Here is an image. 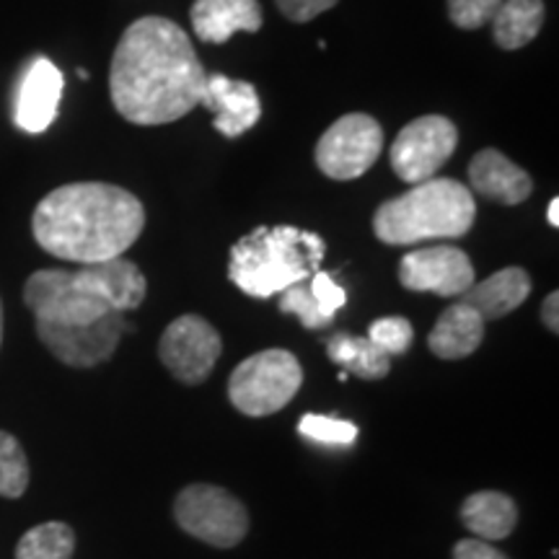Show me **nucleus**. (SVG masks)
<instances>
[{
    "label": "nucleus",
    "instance_id": "nucleus-3",
    "mask_svg": "<svg viewBox=\"0 0 559 559\" xmlns=\"http://www.w3.org/2000/svg\"><path fill=\"white\" fill-rule=\"evenodd\" d=\"M326 243L296 226H260L230 247L228 277L251 298H272L306 283L324 262Z\"/></svg>",
    "mask_w": 559,
    "mask_h": 559
},
{
    "label": "nucleus",
    "instance_id": "nucleus-15",
    "mask_svg": "<svg viewBox=\"0 0 559 559\" xmlns=\"http://www.w3.org/2000/svg\"><path fill=\"white\" fill-rule=\"evenodd\" d=\"M190 16L198 39L210 45H226L234 34H254L264 24L260 0H194Z\"/></svg>",
    "mask_w": 559,
    "mask_h": 559
},
{
    "label": "nucleus",
    "instance_id": "nucleus-9",
    "mask_svg": "<svg viewBox=\"0 0 559 559\" xmlns=\"http://www.w3.org/2000/svg\"><path fill=\"white\" fill-rule=\"evenodd\" d=\"M459 145L456 124L440 115L417 117L391 143V166L407 185H419L438 174Z\"/></svg>",
    "mask_w": 559,
    "mask_h": 559
},
{
    "label": "nucleus",
    "instance_id": "nucleus-30",
    "mask_svg": "<svg viewBox=\"0 0 559 559\" xmlns=\"http://www.w3.org/2000/svg\"><path fill=\"white\" fill-rule=\"evenodd\" d=\"M453 559H508L500 549L489 547L487 542L479 539H464L453 549Z\"/></svg>",
    "mask_w": 559,
    "mask_h": 559
},
{
    "label": "nucleus",
    "instance_id": "nucleus-1",
    "mask_svg": "<svg viewBox=\"0 0 559 559\" xmlns=\"http://www.w3.org/2000/svg\"><path fill=\"white\" fill-rule=\"evenodd\" d=\"M207 73L190 37L164 16H143L128 26L109 70L115 109L132 124L181 120L205 96Z\"/></svg>",
    "mask_w": 559,
    "mask_h": 559
},
{
    "label": "nucleus",
    "instance_id": "nucleus-28",
    "mask_svg": "<svg viewBox=\"0 0 559 559\" xmlns=\"http://www.w3.org/2000/svg\"><path fill=\"white\" fill-rule=\"evenodd\" d=\"M502 0H449V16L459 29H479L492 21Z\"/></svg>",
    "mask_w": 559,
    "mask_h": 559
},
{
    "label": "nucleus",
    "instance_id": "nucleus-19",
    "mask_svg": "<svg viewBox=\"0 0 559 559\" xmlns=\"http://www.w3.org/2000/svg\"><path fill=\"white\" fill-rule=\"evenodd\" d=\"M531 293V277L526 270L521 267H506L487 277L485 283H474L469 290L464 293L461 304L472 306L485 321L502 319L510 311H515Z\"/></svg>",
    "mask_w": 559,
    "mask_h": 559
},
{
    "label": "nucleus",
    "instance_id": "nucleus-12",
    "mask_svg": "<svg viewBox=\"0 0 559 559\" xmlns=\"http://www.w3.org/2000/svg\"><path fill=\"white\" fill-rule=\"evenodd\" d=\"M400 283L415 293L464 296L474 285L472 260L456 247L415 249L400 262Z\"/></svg>",
    "mask_w": 559,
    "mask_h": 559
},
{
    "label": "nucleus",
    "instance_id": "nucleus-5",
    "mask_svg": "<svg viewBox=\"0 0 559 559\" xmlns=\"http://www.w3.org/2000/svg\"><path fill=\"white\" fill-rule=\"evenodd\" d=\"M304 383V368L288 349H262L236 366L228 381L230 404L247 417H267L288 407Z\"/></svg>",
    "mask_w": 559,
    "mask_h": 559
},
{
    "label": "nucleus",
    "instance_id": "nucleus-11",
    "mask_svg": "<svg viewBox=\"0 0 559 559\" xmlns=\"http://www.w3.org/2000/svg\"><path fill=\"white\" fill-rule=\"evenodd\" d=\"M130 332L124 313L111 311L107 317L83 326H62L50 321H37V334L60 362L73 368H94L109 360L120 345L122 334Z\"/></svg>",
    "mask_w": 559,
    "mask_h": 559
},
{
    "label": "nucleus",
    "instance_id": "nucleus-33",
    "mask_svg": "<svg viewBox=\"0 0 559 559\" xmlns=\"http://www.w3.org/2000/svg\"><path fill=\"white\" fill-rule=\"evenodd\" d=\"M0 345H3V306H0Z\"/></svg>",
    "mask_w": 559,
    "mask_h": 559
},
{
    "label": "nucleus",
    "instance_id": "nucleus-32",
    "mask_svg": "<svg viewBox=\"0 0 559 559\" xmlns=\"http://www.w3.org/2000/svg\"><path fill=\"white\" fill-rule=\"evenodd\" d=\"M547 221L551 223V226H559V200L555 198L549 202V207H547Z\"/></svg>",
    "mask_w": 559,
    "mask_h": 559
},
{
    "label": "nucleus",
    "instance_id": "nucleus-13",
    "mask_svg": "<svg viewBox=\"0 0 559 559\" xmlns=\"http://www.w3.org/2000/svg\"><path fill=\"white\" fill-rule=\"evenodd\" d=\"M62 79L60 68L47 58H34L29 68L21 75L16 91V109H13V120L24 132H45L55 122L62 99Z\"/></svg>",
    "mask_w": 559,
    "mask_h": 559
},
{
    "label": "nucleus",
    "instance_id": "nucleus-23",
    "mask_svg": "<svg viewBox=\"0 0 559 559\" xmlns=\"http://www.w3.org/2000/svg\"><path fill=\"white\" fill-rule=\"evenodd\" d=\"M326 355L332 362L345 370V373H355L366 381H379L389 373L391 362L389 355L383 353L370 342L368 337H353V334H334L326 342Z\"/></svg>",
    "mask_w": 559,
    "mask_h": 559
},
{
    "label": "nucleus",
    "instance_id": "nucleus-25",
    "mask_svg": "<svg viewBox=\"0 0 559 559\" xmlns=\"http://www.w3.org/2000/svg\"><path fill=\"white\" fill-rule=\"evenodd\" d=\"M29 487V461L11 432L0 430V498L16 500Z\"/></svg>",
    "mask_w": 559,
    "mask_h": 559
},
{
    "label": "nucleus",
    "instance_id": "nucleus-18",
    "mask_svg": "<svg viewBox=\"0 0 559 559\" xmlns=\"http://www.w3.org/2000/svg\"><path fill=\"white\" fill-rule=\"evenodd\" d=\"M481 340H485V319L472 306L453 304L440 313L428 337V345L438 358L461 360L477 353Z\"/></svg>",
    "mask_w": 559,
    "mask_h": 559
},
{
    "label": "nucleus",
    "instance_id": "nucleus-22",
    "mask_svg": "<svg viewBox=\"0 0 559 559\" xmlns=\"http://www.w3.org/2000/svg\"><path fill=\"white\" fill-rule=\"evenodd\" d=\"M544 26L542 0H502L498 13L492 16L495 39L502 50H521Z\"/></svg>",
    "mask_w": 559,
    "mask_h": 559
},
{
    "label": "nucleus",
    "instance_id": "nucleus-29",
    "mask_svg": "<svg viewBox=\"0 0 559 559\" xmlns=\"http://www.w3.org/2000/svg\"><path fill=\"white\" fill-rule=\"evenodd\" d=\"M277 9L285 13V19L296 21V24H306V21L321 16L324 11L334 9L340 0H275Z\"/></svg>",
    "mask_w": 559,
    "mask_h": 559
},
{
    "label": "nucleus",
    "instance_id": "nucleus-17",
    "mask_svg": "<svg viewBox=\"0 0 559 559\" xmlns=\"http://www.w3.org/2000/svg\"><path fill=\"white\" fill-rule=\"evenodd\" d=\"M472 190L500 205H521L534 192V181L500 151H479L469 164Z\"/></svg>",
    "mask_w": 559,
    "mask_h": 559
},
{
    "label": "nucleus",
    "instance_id": "nucleus-6",
    "mask_svg": "<svg viewBox=\"0 0 559 559\" xmlns=\"http://www.w3.org/2000/svg\"><path fill=\"white\" fill-rule=\"evenodd\" d=\"M24 304L37 321L62 326L94 324L111 313L86 270H39L26 280Z\"/></svg>",
    "mask_w": 559,
    "mask_h": 559
},
{
    "label": "nucleus",
    "instance_id": "nucleus-16",
    "mask_svg": "<svg viewBox=\"0 0 559 559\" xmlns=\"http://www.w3.org/2000/svg\"><path fill=\"white\" fill-rule=\"evenodd\" d=\"M347 304V293L334 283L330 272H313L311 285L298 283L280 293V311L293 313L300 319L306 330L330 326L334 313Z\"/></svg>",
    "mask_w": 559,
    "mask_h": 559
},
{
    "label": "nucleus",
    "instance_id": "nucleus-27",
    "mask_svg": "<svg viewBox=\"0 0 559 559\" xmlns=\"http://www.w3.org/2000/svg\"><path fill=\"white\" fill-rule=\"evenodd\" d=\"M368 340L373 342L376 347L383 349L386 355H402L407 353L412 340H415V330L407 319L402 317H386L370 324Z\"/></svg>",
    "mask_w": 559,
    "mask_h": 559
},
{
    "label": "nucleus",
    "instance_id": "nucleus-31",
    "mask_svg": "<svg viewBox=\"0 0 559 559\" xmlns=\"http://www.w3.org/2000/svg\"><path fill=\"white\" fill-rule=\"evenodd\" d=\"M542 321L549 332H559V293H549L542 304Z\"/></svg>",
    "mask_w": 559,
    "mask_h": 559
},
{
    "label": "nucleus",
    "instance_id": "nucleus-10",
    "mask_svg": "<svg viewBox=\"0 0 559 559\" xmlns=\"http://www.w3.org/2000/svg\"><path fill=\"white\" fill-rule=\"evenodd\" d=\"M221 334L202 317L187 313L166 326L160 337L158 355L164 366L171 370L174 379L181 383H202L213 373L215 362L221 358Z\"/></svg>",
    "mask_w": 559,
    "mask_h": 559
},
{
    "label": "nucleus",
    "instance_id": "nucleus-20",
    "mask_svg": "<svg viewBox=\"0 0 559 559\" xmlns=\"http://www.w3.org/2000/svg\"><path fill=\"white\" fill-rule=\"evenodd\" d=\"M83 270L88 272L91 283L99 290V296L107 300L111 311L124 313L138 309L145 300V293H148V283H145L138 264L122 260V257L96 264H83Z\"/></svg>",
    "mask_w": 559,
    "mask_h": 559
},
{
    "label": "nucleus",
    "instance_id": "nucleus-4",
    "mask_svg": "<svg viewBox=\"0 0 559 559\" xmlns=\"http://www.w3.org/2000/svg\"><path fill=\"white\" fill-rule=\"evenodd\" d=\"M477 218V202L456 179L419 181L402 198L376 210L373 230L389 247H412L430 239H461Z\"/></svg>",
    "mask_w": 559,
    "mask_h": 559
},
{
    "label": "nucleus",
    "instance_id": "nucleus-8",
    "mask_svg": "<svg viewBox=\"0 0 559 559\" xmlns=\"http://www.w3.org/2000/svg\"><path fill=\"white\" fill-rule=\"evenodd\" d=\"M383 151V130L370 115H345L317 143V166L330 179L349 181L370 171Z\"/></svg>",
    "mask_w": 559,
    "mask_h": 559
},
{
    "label": "nucleus",
    "instance_id": "nucleus-14",
    "mask_svg": "<svg viewBox=\"0 0 559 559\" xmlns=\"http://www.w3.org/2000/svg\"><path fill=\"white\" fill-rule=\"evenodd\" d=\"M202 107L213 111V128L226 138H239L254 128L262 117V104L257 88L247 81H234L228 75H207Z\"/></svg>",
    "mask_w": 559,
    "mask_h": 559
},
{
    "label": "nucleus",
    "instance_id": "nucleus-2",
    "mask_svg": "<svg viewBox=\"0 0 559 559\" xmlns=\"http://www.w3.org/2000/svg\"><path fill=\"white\" fill-rule=\"evenodd\" d=\"M145 210L135 194L104 181L58 187L34 210V239L47 254L75 264L122 257L140 239Z\"/></svg>",
    "mask_w": 559,
    "mask_h": 559
},
{
    "label": "nucleus",
    "instance_id": "nucleus-24",
    "mask_svg": "<svg viewBox=\"0 0 559 559\" xmlns=\"http://www.w3.org/2000/svg\"><path fill=\"white\" fill-rule=\"evenodd\" d=\"M75 549V534L68 523L50 521L34 526L21 536L16 559H70Z\"/></svg>",
    "mask_w": 559,
    "mask_h": 559
},
{
    "label": "nucleus",
    "instance_id": "nucleus-26",
    "mask_svg": "<svg viewBox=\"0 0 559 559\" xmlns=\"http://www.w3.org/2000/svg\"><path fill=\"white\" fill-rule=\"evenodd\" d=\"M298 432L304 438L317 440V443L324 445H353L355 440H358V425L355 423H347V419L337 417L313 415V412H309V415L300 419Z\"/></svg>",
    "mask_w": 559,
    "mask_h": 559
},
{
    "label": "nucleus",
    "instance_id": "nucleus-21",
    "mask_svg": "<svg viewBox=\"0 0 559 559\" xmlns=\"http://www.w3.org/2000/svg\"><path fill=\"white\" fill-rule=\"evenodd\" d=\"M461 521L479 539H508L519 523V508L508 495L487 489V492H474L472 498H466L464 508H461Z\"/></svg>",
    "mask_w": 559,
    "mask_h": 559
},
{
    "label": "nucleus",
    "instance_id": "nucleus-7",
    "mask_svg": "<svg viewBox=\"0 0 559 559\" xmlns=\"http://www.w3.org/2000/svg\"><path fill=\"white\" fill-rule=\"evenodd\" d=\"M174 515L187 534L221 549L236 547L249 531V513L243 502L215 485L181 489Z\"/></svg>",
    "mask_w": 559,
    "mask_h": 559
}]
</instances>
